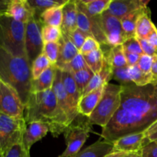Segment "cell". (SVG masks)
I'll return each mask as SVG.
<instances>
[{
  "mask_svg": "<svg viewBox=\"0 0 157 157\" xmlns=\"http://www.w3.org/2000/svg\"><path fill=\"white\" fill-rule=\"evenodd\" d=\"M61 78H62L63 85H64L67 96L69 97L72 106L75 110L78 111V105H79L81 96L78 90L73 75L69 71H61Z\"/></svg>",
  "mask_w": 157,
  "mask_h": 157,
  "instance_id": "obj_21",
  "label": "cell"
},
{
  "mask_svg": "<svg viewBox=\"0 0 157 157\" xmlns=\"http://www.w3.org/2000/svg\"><path fill=\"white\" fill-rule=\"evenodd\" d=\"M52 90L56 97L57 104H58V109L66 115L69 124H71L75 121L78 116L79 115V112L75 110L72 106L69 97L67 96L65 91L64 85L62 83L61 78V71L56 67V74H55V81H54Z\"/></svg>",
  "mask_w": 157,
  "mask_h": 157,
  "instance_id": "obj_11",
  "label": "cell"
},
{
  "mask_svg": "<svg viewBox=\"0 0 157 157\" xmlns=\"http://www.w3.org/2000/svg\"><path fill=\"white\" fill-rule=\"evenodd\" d=\"M43 25L34 17L25 24V49L26 57L31 64L35 58L42 54L44 42L41 37Z\"/></svg>",
  "mask_w": 157,
  "mask_h": 157,
  "instance_id": "obj_9",
  "label": "cell"
},
{
  "mask_svg": "<svg viewBox=\"0 0 157 157\" xmlns=\"http://www.w3.org/2000/svg\"><path fill=\"white\" fill-rule=\"evenodd\" d=\"M6 15L26 24L35 17V12L28 0H10Z\"/></svg>",
  "mask_w": 157,
  "mask_h": 157,
  "instance_id": "obj_15",
  "label": "cell"
},
{
  "mask_svg": "<svg viewBox=\"0 0 157 157\" xmlns=\"http://www.w3.org/2000/svg\"><path fill=\"white\" fill-rule=\"evenodd\" d=\"M113 151V143L98 140L84 150L80 151L75 157H104Z\"/></svg>",
  "mask_w": 157,
  "mask_h": 157,
  "instance_id": "obj_20",
  "label": "cell"
},
{
  "mask_svg": "<svg viewBox=\"0 0 157 157\" xmlns=\"http://www.w3.org/2000/svg\"><path fill=\"white\" fill-rule=\"evenodd\" d=\"M138 40H139L140 43L144 54L151 57H153L157 55V50L150 44V42L147 41V39H139L138 38Z\"/></svg>",
  "mask_w": 157,
  "mask_h": 157,
  "instance_id": "obj_43",
  "label": "cell"
},
{
  "mask_svg": "<svg viewBox=\"0 0 157 157\" xmlns=\"http://www.w3.org/2000/svg\"><path fill=\"white\" fill-rule=\"evenodd\" d=\"M79 53V50L72 43L68 35L62 33V37L59 41L58 61L55 66L58 68L61 69L64 65L71 62Z\"/></svg>",
  "mask_w": 157,
  "mask_h": 157,
  "instance_id": "obj_17",
  "label": "cell"
},
{
  "mask_svg": "<svg viewBox=\"0 0 157 157\" xmlns=\"http://www.w3.org/2000/svg\"><path fill=\"white\" fill-rule=\"evenodd\" d=\"M2 157H31L30 152L27 151L22 144H17L9 149Z\"/></svg>",
  "mask_w": 157,
  "mask_h": 157,
  "instance_id": "obj_40",
  "label": "cell"
},
{
  "mask_svg": "<svg viewBox=\"0 0 157 157\" xmlns=\"http://www.w3.org/2000/svg\"><path fill=\"white\" fill-rule=\"evenodd\" d=\"M147 39L150 42V44L157 50V28L156 25L154 26L153 31L150 34V35L147 37Z\"/></svg>",
  "mask_w": 157,
  "mask_h": 157,
  "instance_id": "obj_45",
  "label": "cell"
},
{
  "mask_svg": "<svg viewBox=\"0 0 157 157\" xmlns=\"http://www.w3.org/2000/svg\"><path fill=\"white\" fill-rule=\"evenodd\" d=\"M113 67L110 66V64L107 62V60L104 58V64H103L101 71L94 75L89 84L84 90L82 97L85 96L93 90H96L102 86H105L106 84L110 83L109 81L113 78Z\"/></svg>",
  "mask_w": 157,
  "mask_h": 157,
  "instance_id": "obj_18",
  "label": "cell"
},
{
  "mask_svg": "<svg viewBox=\"0 0 157 157\" xmlns=\"http://www.w3.org/2000/svg\"><path fill=\"white\" fill-rule=\"evenodd\" d=\"M127 157H142L141 150L139 152H135V153H130Z\"/></svg>",
  "mask_w": 157,
  "mask_h": 157,
  "instance_id": "obj_51",
  "label": "cell"
},
{
  "mask_svg": "<svg viewBox=\"0 0 157 157\" xmlns=\"http://www.w3.org/2000/svg\"><path fill=\"white\" fill-rule=\"evenodd\" d=\"M0 113L14 118H24L25 105L18 92L0 80Z\"/></svg>",
  "mask_w": 157,
  "mask_h": 157,
  "instance_id": "obj_8",
  "label": "cell"
},
{
  "mask_svg": "<svg viewBox=\"0 0 157 157\" xmlns=\"http://www.w3.org/2000/svg\"><path fill=\"white\" fill-rule=\"evenodd\" d=\"M128 75L130 81L135 85L140 86H146L147 84H153V79L152 74L148 75L144 72H143L139 67L136 65L128 67Z\"/></svg>",
  "mask_w": 157,
  "mask_h": 157,
  "instance_id": "obj_29",
  "label": "cell"
},
{
  "mask_svg": "<svg viewBox=\"0 0 157 157\" xmlns=\"http://www.w3.org/2000/svg\"><path fill=\"white\" fill-rule=\"evenodd\" d=\"M86 68H89L88 66H87V63H86L85 60H84V56L79 53L71 62L64 65L60 70L66 71H69L71 74H73Z\"/></svg>",
  "mask_w": 157,
  "mask_h": 157,
  "instance_id": "obj_34",
  "label": "cell"
},
{
  "mask_svg": "<svg viewBox=\"0 0 157 157\" xmlns=\"http://www.w3.org/2000/svg\"><path fill=\"white\" fill-rule=\"evenodd\" d=\"M156 130H157V121L153 124V125L150 126V127H149V128L147 129L146 131H144V133H145L146 136H148L149 135H150L151 133H153V132H155Z\"/></svg>",
  "mask_w": 157,
  "mask_h": 157,
  "instance_id": "obj_48",
  "label": "cell"
},
{
  "mask_svg": "<svg viewBox=\"0 0 157 157\" xmlns=\"http://www.w3.org/2000/svg\"><path fill=\"white\" fill-rule=\"evenodd\" d=\"M101 25L110 47L121 45L127 39L119 18L104 12L101 15Z\"/></svg>",
  "mask_w": 157,
  "mask_h": 157,
  "instance_id": "obj_10",
  "label": "cell"
},
{
  "mask_svg": "<svg viewBox=\"0 0 157 157\" xmlns=\"http://www.w3.org/2000/svg\"><path fill=\"white\" fill-rule=\"evenodd\" d=\"M64 6L51 8L40 15L39 21L43 25L61 28L62 23V8Z\"/></svg>",
  "mask_w": 157,
  "mask_h": 157,
  "instance_id": "obj_26",
  "label": "cell"
},
{
  "mask_svg": "<svg viewBox=\"0 0 157 157\" xmlns=\"http://www.w3.org/2000/svg\"><path fill=\"white\" fill-rule=\"evenodd\" d=\"M137 66L143 72L150 75L152 74V66H153V57L149 55H142L137 63Z\"/></svg>",
  "mask_w": 157,
  "mask_h": 157,
  "instance_id": "obj_41",
  "label": "cell"
},
{
  "mask_svg": "<svg viewBox=\"0 0 157 157\" xmlns=\"http://www.w3.org/2000/svg\"><path fill=\"white\" fill-rule=\"evenodd\" d=\"M152 75L153 82H157V55L153 57V66H152Z\"/></svg>",
  "mask_w": 157,
  "mask_h": 157,
  "instance_id": "obj_46",
  "label": "cell"
},
{
  "mask_svg": "<svg viewBox=\"0 0 157 157\" xmlns=\"http://www.w3.org/2000/svg\"><path fill=\"white\" fill-rule=\"evenodd\" d=\"M125 54V58L127 60V63L128 67H131V66L136 65L139 61L141 55H137V54L134 53H130V52H124Z\"/></svg>",
  "mask_w": 157,
  "mask_h": 157,
  "instance_id": "obj_44",
  "label": "cell"
},
{
  "mask_svg": "<svg viewBox=\"0 0 157 157\" xmlns=\"http://www.w3.org/2000/svg\"><path fill=\"white\" fill-rule=\"evenodd\" d=\"M0 80L16 90L25 106L32 94V64L26 57H16L0 48Z\"/></svg>",
  "mask_w": 157,
  "mask_h": 157,
  "instance_id": "obj_3",
  "label": "cell"
},
{
  "mask_svg": "<svg viewBox=\"0 0 157 157\" xmlns=\"http://www.w3.org/2000/svg\"><path fill=\"white\" fill-rule=\"evenodd\" d=\"M148 3L149 1L144 0H112L106 12L121 20L134 11L148 7Z\"/></svg>",
  "mask_w": 157,
  "mask_h": 157,
  "instance_id": "obj_13",
  "label": "cell"
},
{
  "mask_svg": "<svg viewBox=\"0 0 157 157\" xmlns=\"http://www.w3.org/2000/svg\"><path fill=\"white\" fill-rule=\"evenodd\" d=\"M0 157H2V156H0Z\"/></svg>",
  "mask_w": 157,
  "mask_h": 157,
  "instance_id": "obj_53",
  "label": "cell"
},
{
  "mask_svg": "<svg viewBox=\"0 0 157 157\" xmlns=\"http://www.w3.org/2000/svg\"><path fill=\"white\" fill-rule=\"evenodd\" d=\"M155 25L150 18V10L148 7L140 15L136 22V37L139 39H147Z\"/></svg>",
  "mask_w": 157,
  "mask_h": 157,
  "instance_id": "obj_24",
  "label": "cell"
},
{
  "mask_svg": "<svg viewBox=\"0 0 157 157\" xmlns=\"http://www.w3.org/2000/svg\"><path fill=\"white\" fill-rule=\"evenodd\" d=\"M89 68L94 75L99 73L103 67L104 61V52L101 48L98 50L83 55Z\"/></svg>",
  "mask_w": 157,
  "mask_h": 157,
  "instance_id": "obj_30",
  "label": "cell"
},
{
  "mask_svg": "<svg viewBox=\"0 0 157 157\" xmlns=\"http://www.w3.org/2000/svg\"><path fill=\"white\" fill-rule=\"evenodd\" d=\"M122 86L108 83L105 85L104 93L90 116L87 118L90 125H98L102 128L108 124L121 104Z\"/></svg>",
  "mask_w": 157,
  "mask_h": 157,
  "instance_id": "obj_5",
  "label": "cell"
},
{
  "mask_svg": "<svg viewBox=\"0 0 157 157\" xmlns=\"http://www.w3.org/2000/svg\"><path fill=\"white\" fill-rule=\"evenodd\" d=\"M68 37L70 38L72 43L75 44V47L80 51V49L81 48V47H82V45L84 44L86 39H87L88 37L91 36H90L89 34L86 33L85 32L81 30V29H79L78 28L75 32H73L71 35H69Z\"/></svg>",
  "mask_w": 157,
  "mask_h": 157,
  "instance_id": "obj_37",
  "label": "cell"
},
{
  "mask_svg": "<svg viewBox=\"0 0 157 157\" xmlns=\"http://www.w3.org/2000/svg\"><path fill=\"white\" fill-rule=\"evenodd\" d=\"M10 0H0V15H6Z\"/></svg>",
  "mask_w": 157,
  "mask_h": 157,
  "instance_id": "obj_47",
  "label": "cell"
},
{
  "mask_svg": "<svg viewBox=\"0 0 157 157\" xmlns=\"http://www.w3.org/2000/svg\"><path fill=\"white\" fill-rule=\"evenodd\" d=\"M112 0H79L77 4L88 15L99 16L107 10Z\"/></svg>",
  "mask_w": 157,
  "mask_h": 157,
  "instance_id": "obj_23",
  "label": "cell"
},
{
  "mask_svg": "<svg viewBox=\"0 0 157 157\" xmlns=\"http://www.w3.org/2000/svg\"><path fill=\"white\" fill-rule=\"evenodd\" d=\"M124 52H130V53L137 54V55H144V52L141 48L140 43L136 37H132L126 40L122 44Z\"/></svg>",
  "mask_w": 157,
  "mask_h": 157,
  "instance_id": "obj_36",
  "label": "cell"
},
{
  "mask_svg": "<svg viewBox=\"0 0 157 157\" xmlns=\"http://www.w3.org/2000/svg\"><path fill=\"white\" fill-rule=\"evenodd\" d=\"M56 74V66L52 65L37 79L32 81V93H39L52 88Z\"/></svg>",
  "mask_w": 157,
  "mask_h": 157,
  "instance_id": "obj_22",
  "label": "cell"
},
{
  "mask_svg": "<svg viewBox=\"0 0 157 157\" xmlns=\"http://www.w3.org/2000/svg\"><path fill=\"white\" fill-rule=\"evenodd\" d=\"M24 119L26 124L40 121L48 125L54 137L64 133L69 125L67 117L58 109L53 90L32 93L25 106Z\"/></svg>",
  "mask_w": 157,
  "mask_h": 157,
  "instance_id": "obj_2",
  "label": "cell"
},
{
  "mask_svg": "<svg viewBox=\"0 0 157 157\" xmlns=\"http://www.w3.org/2000/svg\"><path fill=\"white\" fill-rule=\"evenodd\" d=\"M78 29V6L77 2L68 0L62 8V23L61 29L63 34L69 35Z\"/></svg>",
  "mask_w": 157,
  "mask_h": 157,
  "instance_id": "obj_16",
  "label": "cell"
},
{
  "mask_svg": "<svg viewBox=\"0 0 157 157\" xmlns=\"http://www.w3.org/2000/svg\"><path fill=\"white\" fill-rule=\"evenodd\" d=\"M91 125L87 122V120L75 124L72 123L64 133L67 147L58 157H75L89 137Z\"/></svg>",
  "mask_w": 157,
  "mask_h": 157,
  "instance_id": "obj_7",
  "label": "cell"
},
{
  "mask_svg": "<svg viewBox=\"0 0 157 157\" xmlns=\"http://www.w3.org/2000/svg\"><path fill=\"white\" fill-rule=\"evenodd\" d=\"M72 75H73L75 83H76L78 91H79L81 96L82 97L84 90L89 84L94 74L92 72V71L90 68H86L73 73Z\"/></svg>",
  "mask_w": 157,
  "mask_h": 157,
  "instance_id": "obj_31",
  "label": "cell"
},
{
  "mask_svg": "<svg viewBox=\"0 0 157 157\" xmlns=\"http://www.w3.org/2000/svg\"><path fill=\"white\" fill-rule=\"evenodd\" d=\"M52 65V63L48 59L47 57L44 54H41L38 58H35L32 64V74L33 80L37 79L43 72L45 71Z\"/></svg>",
  "mask_w": 157,
  "mask_h": 157,
  "instance_id": "obj_32",
  "label": "cell"
},
{
  "mask_svg": "<svg viewBox=\"0 0 157 157\" xmlns=\"http://www.w3.org/2000/svg\"><path fill=\"white\" fill-rule=\"evenodd\" d=\"M147 138L149 140L150 142L157 143V130H156L155 132H153V133H151L150 135H149L148 136H147Z\"/></svg>",
  "mask_w": 157,
  "mask_h": 157,
  "instance_id": "obj_50",
  "label": "cell"
},
{
  "mask_svg": "<svg viewBox=\"0 0 157 157\" xmlns=\"http://www.w3.org/2000/svg\"><path fill=\"white\" fill-rule=\"evenodd\" d=\"M129 155V154H128ZM128 155H127V156H128ZM127 156H124V157H127Z\"/></svg>",
  "mask_w": 157,
  "mask_h": 157,
  "instance_id": "obj_52",
  "label": "cell"
},
{
  "mask_svg": "<svg viewBox=\"0 0 157 157\" xmlns=\"http://www.w3.org/2000/svg\"><path fill=\"white\" fill-rule=\"evenodd\" d=\"M104 55L105 59L113 69L128 67L122 44L110 47L107 53H104Z\"/></svg>",
  "mask_w": 157,
  "mask_h": 157,
  "instance_id": "obj_25",
  "label": "cell"
},
{
  "mask_svg": "<svg viewBox=\"0 0 157 157\" xmlns=\"http://www.w3.org/2000/svg\"><path fill=\"white\" fill-rule=\"evenodd\" d=\"M48 132H50V128L44 123L35 121L26 124L23 134V147L27 151L30 152L32 145L44 137Z\"/></svg>",
  "mask_w": 157,
  "mask_h": 157,
  "instance_id": "obj_14",
  "label": "cell"
},
{
  "mask_svg": "<svg viewBox=\"0 0 157 157\" xmlns=\"http://www.w3.org/2000/svg\"><path fill=\"white\" fill-rule=\"evenodd\" d=\"M128 154H130V153H124V152H113V153H110L104 157H124Z\"/></svg>",
  "mask_w": 157,
  "mask_h": 157,
  "instance_id": "obj_49",
  "label": "cell"
},
{
  "mask_svg": "<svg viewBox=\"0 0 157 157\" xmlns=\"http://www.w3.org/2000/svg\"><path fill=\"white\" fill-rule=\"evenodd\" d=\"M149 142L144 132L129 134L113 142V151L127 153L139 152Z\"/></svg>",
  "mask_w": 157,
  "mask_h": 157,
  "instance_id": "obj_12",
  "label": "cell"
},
{
  "mask_svg": "<svg viewBox=\"0 0 157 157\" xmlns=\"http://www.w3.org/2000/svg\"><path fill=\"white\" fill-rule=\"evenodd\" d=\"M41 37H42L44 43H58L62 37V32H61V28L50 25H43L41 29Z\"/></svg>",
  "mask_w": 157,
  "mask_h": 157,
  "instance_id": "obj_33",
  "label": "cell"
},
{
  "mask_svg": "<svg viewBox=\"0 0 157 157\" xmlns=\"http://www.w3.org/2000/svg\"><path fill=\"white\" fill-rule=\"evenodd\" d=\"M142 157H157V143L149 142L141 150Z\"/></svg>",
  "mask_w": 157,
  "mask_h": 157,
  "instance_id": "obj_42",
  "label": "cell"
},
{
  "mask_svg": "<svg viewBox=\"0 0 157 157\" xmlns=\"http://www.w3.org/2000/svg\"><path fill=\"white\" fill-rule=\"evenodd\" d=\"M121 86L120 108L101 134L111 143L146 131L157 121V82L142 87L133 83Z\"/></svg>",
  "mask_w": 157,
  "mask_h": 157,
  "instance_id": "obj_1",
  "label": "cell"
},
{
  "mask_svg": "<svg viewBox=\"0 0 157 157\" xmlns=\"http://www.w3.org/2000/svg\"><path fill=\"white\" fill-rule=\"evenodd\" d=\"M35 12V18L39 20L40 15L48 9L64 6L68 0H28Z\"/></svg>",
  "mask_w": 157,
  "mask_h": 157,
  "instance_id": "obj_28",
  "label": "cell"
},
{
  "mask_svg": "<svg viewBox=\"0 0 157 157\" xmlns=\"http://www.w3.org/2000/svg\"><path fill=\"white\" fill-rule=\"evenodd\" d=\"M147 8V7L134 11V12H131V13L124 16L121 20L122 28L124 29V33L127 35V38H132V37H136V22H137V20L139 18L140 15L144 12V11Z\"/></svg>",
  "mask_w": 157,
  "mask_h": 157,
  "instance_id": "obj_27",
  "label": "cell"
},
{
  "mask_svg": "<svg viewBox=\"0 0 157 157\" xmlns=\"http://www.w3.org/2000/svg\"><path fill=\"white\" fill-rule=\"evenodd\" d=\"M113 78L115 81L121 83V85H125L132 83L129 78L128 67L113 69Z\"/></svg>",
  "mask_w": 157,
  "mask_h": 157,
  "instance_id": "obj_38",
  "label": "cell"
},
{
  "mask_svg": "<svg viewBox=\"0 0 157 157\" xmlns=\"http://www.w3.org/2000/svg\"><path fill=\"white\" fill-rule=\"evenodd\" d=\"M25 127L24 118H14L0 113V156H2L15 145L22 144Z\"/></svg>",
  "mask_w": 157,
  "mask_h": 157,
  "instance_id": "obj_6",
  "label": "cell"
},
{
  "mask_svg": "<svg viewBox=\"0 0 157 157\" xmlns=\"http://www.w3.org/2000/svg\"><path fill=\"white\" fill-rule=\"evenodd\" d=\"M104 87L105 86H102L81 98L78 105L79 114L86 117L87 118L90 116L99 101H101L104 93Z\"/></svg>",
  "mask_w": 157,
  "mask_h": 157,
  "instance_id": "obj_19",
  "label": "cell"
},
{
  "mask_svg": "<svg viewBox=\"0 0 157 157\" xmlns=\"http://www.w3.org/2000/svg\"><path fill=\"white\" fill-rule=\"evenodd\" d=\"M42 54L47 57L52 65H55L58 61L59 54V42L44 43Z\"/></svg>",
  "mask_w": 157,
  "mask_h": 157,
  "instance_id": "obj_35",
  "label": "cell"
},
{
  "mask_svg": "<svg viewBox=\"0 0 157 157\" xmlns=\"http://www.w3.org/2000/svg\"><path fill=\"white\" fill-rule=\"evenodd\" d=\"M25 24L6 15H0V48L16 57H26ZM27 58V57H26Z\"/></svg>",
  "mask_w": 157,
  "mask_h": 157,
  "instance_id": "obj_4",
  "label": "cell"
},
{
  "mask_svg": "<svg viewBox=\"0 0 157 157\" xmlns=\"http://www.w3.org/2000/svg\"><path fill=\"white\" fill-rule=\"evenodd\" d=\"M100 48H101V44L94 37H88L86 39V41H84V44L82 45L81 48L80 49L79 52L80 54L84 55L98 50Z\"/></svg>",
  "mask_w": 157,
  "mask_h": 157,
  "instance_id": "obj_39",
  "label": "cell"
}]
</instances>
